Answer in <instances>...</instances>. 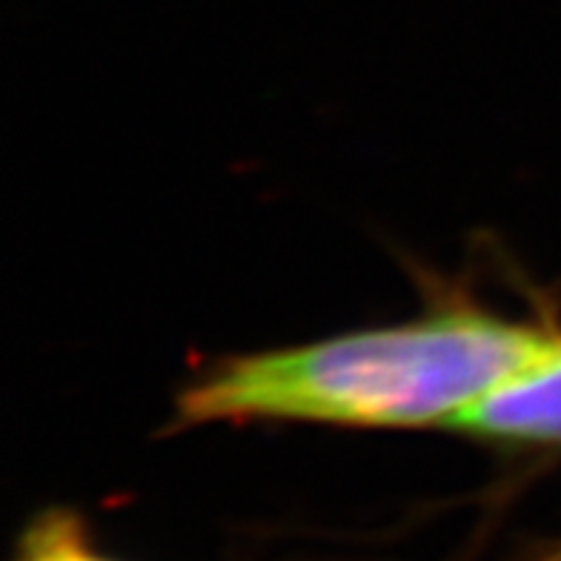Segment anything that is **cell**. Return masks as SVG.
<instances>
[{
	"instance_id": "obj_3",
	"label": "cell",
	"mask_w": 561,
	"mask_h": 561,
	"mask_svg": "<svg viewBox=\"0 0 561 561\" xmlns=\"http://www.w3.org/2000/svg\"><path fill=\"white\" fill-rule=\"evenodd\" d=\"M12 561H118L92 541V533L69 510H46L32 518Z\"/></svg>"
},
{
	"instance_id": "obj_2",
	"label": "cell",
	"mask_w": 561,
	"mask_h": 561,
	"mask_svg": "<svg viewBox=\"0 0 561 561\" xmlns=\"http://www.w3.org/2000/svg\"><path fill=\"white\" fill-rule=\"evenodd\" d=\"M465 436L502 444H561V333L541 358L450 421Z\"/></svg>"
},
{
	"instance_id": "obj_1",
	"label": "cell",
	"mask_w": 561,
	"mask_h": 561,
	"mask_svg": "<svg viewBox=\"0 0 561 561\" xmlns=\"http://www.w3.org/2000/svg\"><path fill=\"white\" fill-rule=\"evenodd\" d=\"M556 335L479 307H447L407 324L236 355L181 392L175 424L450 427L467 407L541 358Z\"/></svg>"
}]
</instances>
